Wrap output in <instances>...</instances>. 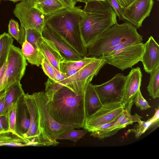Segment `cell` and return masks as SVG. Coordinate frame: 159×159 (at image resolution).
Returning <instances> with one entry per match:
<instances>
[{"label":"cell","mask_w":159,"mask_h":159,"mask_svg":"<svg viewBox=\"0 0 159 159\" xmlns=\"http://www.w3.org/2000/svg\"><path fill=\"white\" fill-rule=\"evenodd\" d=\"M142 117L137 114L132 115L131 113L125 110L122 115L110 128L113 131L117 132L120 130L126 127L127 125H132L134 122L141 123Z\"/></svg>","instance_id":"cell-25"},{"label":"cell","mask_w":159,"mask_h":159,"mask_svg":"<svg viewBox=\"0 0 159 159\" xmlns=\"http://www.w3.org/2000/svg\"><path fill=\"white\" fill-rule=\"evenodd\" d=\"M28 2L35 6L37 3V0H25Z\"/></svg>","instance_id":"cell-42"},{"label":"cell","mask_w":159,"mask_h":159,"mask_svg":"<svg viewBox=\"0 0 159 159\" xmlns=\"http://www.w3.org/2000/svg\"><path fill=\"white\" fill-rule=\"evenodd\" d=\"M7 66V61L0 68V80L2 78Z\"/></svg>","instance_id":"cell-41"},{"label":"cell","mask_w":159,"mask_h":159,"mask_svg":"<svg viewBox=\"0 0 159 159\" xmlns=\"http://www.w3.org/2000/svg\"><path fill=\"white\" fill-rule=\"evenodd\" d=\"M107 63L104 59H98L78 70L73 75L57 83L68 87L77 94H84L88 85L93 77Z\"/></svg>","instance_id":"cell-7"},{"label":"cell","mask_w":159,"mask_h":159,"mask_svg":"<svg viewBox=\"0 0 159 159\" xmlns=\"http://www.w3.org/2000/svg\"><path fill=\"white\" fill-rule=\"evenodd\" d=\"M126 79V76L119 73L106 82L94 85L96 91L102 104L111 101L121 100Z\"/></svg>","instance_id":"cell-12"},{"label":"cell","mask_w":159,"mask_h":159,"mask_svg":"<svg viewBox=\"0 0 159 159\" xmlns=\"http://www.w3.org/2000/svg\"><path fill=\"white\" fill-rule=\"evenodd\" d=\"M5 91L4 90L0 93V116L3 113L5 104Z\"/></svg>","instance_id":"cell-37"},{"label":"cell","mask_w":159,"mask_h":159,"mask_svg":"<svg viewBox=\"0 0 159 159\" xmlns=\"http://www.w3.org/2000/svg\"><path fill=\"white\" fill-rule=\"evenodd\" d=\"M76 2H85L87 0H74Z\"/></svg>","instance_id":"cell-43"},{"label":"cell","mask_w":159,"mask_h":159,"mask_svg":"<svg viewBox=\"0 0 159 159\" xmlns=\"http://www.w3.org/2000/svg\"><path fill=\"white\" fill-rule=\"evenodd\" d=\"M84 107L86 118L94 113L102 105L95 90L94 85L90 83L84 93Z\"/></svg>","instance_id":"cell-19"},{"label":"cell","mask_w":159,"mask_h":159,"mask_svg":"<svg viewBox=\"0 0 159 159\" xmlns=\"http://www.w3.org/2000/svg\"><path fill=\"white\" fill-rule=\"evenodd\" d=\"M42 34L55 45L61 56L67 60H78L82 58L59 34L45 24Z\"/></svg>","instance_id":"cell-15"},{"label":"cell","mask_w":159,"mask_h":159,"mask_svg":"<svg viewBox=\"0 0 159 159\" xmlns=\"http://www.w3.org/2000/svg\"><path fill=\"white\" fill-rule=\"evenodd\" d=\"M154 3L153 0H134L127 7H122L123 15L125 20L139 28L150 16Z\"/></svg>","instance_id":"cell-13"},{"label":"cell","mask_w":159,"mask_h":159,"mask_svg":"<svg viewBox=\"0 0 159 159\" xmlns=\"http://www.w3.org/2000/svg\"><path fill=\"white\" fill-rule=\"evenodd\" d=\"M112 7L119 20L125 21V19L122 12V7L116 0H105Z\"/></svg>","instance_id":"cell-35"},{"label":"cell","mask_w":159,"mask_h":159,"mask_svg":"<svg viewBox=\"0 0 159 159\" xmlns=\"http://www.w3.org/2000/svg\"><path fill=\"white\" fill-rule=\"evenodd\" d=\"M9 0V1H12L14 2H18L20 1H22L23 0Z\"/></svg>","instance_id":"cell-44"},{"label":"cell","mask_w":159,"mask_h":159,"mask_svg":"<svg viewBox=\"0 0 159 159\" xmlns=\"http://www.w3.org/2000/svg\"><path fill=\"white\" fill-rule=\"evenodd\" d=\"M144 50L143 43L129 44L118 50L114 53L99 58L105 60L107 63L122 70L132 68L141 61Z\"/></svg>","instance_id":"cell-9"},{"label":"cell","mask_w":159,"mask_h":159,"mask_svg":"<svg viewBox=\"0 0 159 159\" xmlns=\"http://www.w3.org/2000/svg\"><path fill=\"white\" fill-rule=\"evenodd\" d=\"M143 40V36L131 23L125 22L119 24L117 22L103 32L88 48L86 56L98 59L110 49L121 43H139Z\"/></svg>","instance_id":"cell-4"},{"label":"cell","mask_w":159,"mask_h":159,"mask_svg":"<svg viewBox=\"0 0 159 159\" xmlns=\"http://www.w3.org/2000/svg\"><path fill=\"white\" fill-rule=\"evenodd\" d=\"M7 61L6 68L0 80V93L11 84L20 82L27 65L21 49L13 45L10 50Z\"/></svg>","instance_id":"cell-8"},{"label":"cell","mask_w":159,"mask_h":159,"mask_svg":"<svg viewBox=\"0 0 159 159\" xmlns=\"http://www.w3.org/2000/svg\"><path fill=\"white\" fill-rule=\"evenodd\" d=\"M41 65L43 72L48 78L57 82L53 66L52 65L44 58Z\"/></svg>","instance_id":"cell-34"},{"label":"cell","mask_w":159,"mask_h":159,"mask_svg":"<svg viewBox=\"0 0 159 159\" xmlns=\"http://www.w3.org/2000/svg\"><path fill=\"white\" fill-rule=\"evenodd\" d=\"M159 0H157V1H158Z\"/></svg>","instance_id":"cell-46"},{"label":"cell","mask_w":159,"mask_h":159,"mask_svg":"<svg viewBox=\"0 0 159 159\" xmlns=\"http://www.w3.org/2000/svg\"><path fill=\"white\" fill-rule=\"evenodd\" d=\"M32 94L38 108L42 128L51 139L57 142V138L66 131L72 129L80 128L77 126L61 125L52 117L48 110L47 97L45 92L34 93Z\"/></svg>","instance_id":"cell-6"},{"label":"cell","mask_w":159,"mask_h":159,"mask_svg":"<svg viewBox=\"0 0 159 159\" xmlns=\"http://www.w3.org/2000/svg\"><path fill=\"white\" fill-rule=\"evenodd\" d=\"M18 100L12 103L7 109L5 114L6 116L9 130L15 134L20 135L16 129L17 110Z\"/></svg>","instance_id":"cell-29"},{"label":"cell","mask_w":159,"mask_h":159,"mask_svg":"<svg viewBox=\"0 0 159 159\" xmlns=\"http://www.w3.org/2000/svg\"><path fill=\"white\" fill-rule=\"evenodd\" d=\"M30 123L29 113L24 101L23 95L18 100L17 106L16 129L18 134L23 136L29 130Z\"/></svg>","instance_id":"cell-18"},{"label":"cell","mask_w":159,"mask_h":159,"mask_svg":"<svg viewBox=\"0 0 159 159\" xmlns=\"http://www.w3.org/2000/svg\"><path fill=\"white\" fill-rule=\"evenodd\" d=\"M8 27V34L18 42L20 33V29L18 22L13 19H11L9 21Z\"/></svg>","instance_id":"cell-33"},{"label":"cell","mask_w":159,"mask_h":159,"mask_svg":"<svg viewBox=\"0 0 159 159\" xmlns=\"http://www.w3.org/2000/svg\"><path fill=\"white\" fill-rule=\"evenodd\" d=\"M5 104L2 115H4L8 107L14 102L18 100L25 93L20 82L11 84L5 89Z\"/></svg>","instance_id":"cell-21"},{"label":"cell","mask_w":159,"mask_h":159,"mask_svg":"<svg viewBox=\"0 0 159 159\" xmlns=\"http://www.w3.org/2000/svg\"><path fill=\"white\" fill-rule=\"evenodd\" d=\"M125 110L121 101L103 103L94 113L85 118L83 128L91 132L100 125L117 120Z\"/></svg>","instance_id":"cell-10"},{"label":"cell","mask_w":159,"mask_h":159,"mask_svg":"<svg viewBox=\"0 0 159 159\" xmlns=\"http://www.w3.org/2000/svg\"><path fill=\"white\" fill-rule=\"evenodd\" d=\"M133 102L136 107L139 108L141 111L146 110L151 107L148 102L143 96L140 89L138 90L135 96Z\"/></svg>","instance_id":"cell-32"},{"label":"cell","mask_w":159,"mask_h":159,"mask_svg":"<svg viewBox=\"0 0 159 159\" xmlns=\"http://www.w3.org/2000/svg\"></svg>","instance_id":"cell-47"},{"label":"cell","mask_w":159,"mask_h":159,"mask_svg":"<svg viewBox=\"0 0 159 159\" xmlns=\"http://www.w3.org/2000/svg\"><path fill=\"white\" fill-rule=\"evenodd\" d=\"M141 61L146 72L149 73L159 65V45L152 36L144 44Z\"/></svg>","instance_id":"cell-16"},{"label":"cell","mask_w":159,"mask_h":159,"mask_svg":"<svg viewBox=\"0 0 159 159\" xmlns=\"http://www.w3.org/2000/svg\"><path fill=\"white\" fill-rule=\"evenodd\" d=\"M24 101L29 113L30 126L23 136L30 142V145L37 146H56L59 143L51 140L43 131L40 121L36 103L33 94L23 95Z\"/></svg>","instance_id":"cell-5"},{"label":"cell","mask_w":159,"mask_h":159,"mask_svg":"<svg viewBox=\"0 0 159 159\" xmlns=\"http://www.w3.org/2000/svg\"><path fill=\"white\" fill-rule=\"evenodd\" d=\"M142 76L141 70L139 67L132 69L126 76L121 101L125 110L130 113L134 96L140 89Z\"/></svg>","instance_id":"cell-14"},{"label":"cell","mask_w":159,"mask_h":159,"mask_svg":"<svg viewBox=\"0 0 159 159\" xmlns=\"http://www.w3.org/2000/svg\"><path fill=\"white\" fill-rule=\"evenodd\" d=\"M38 49L44 58L60 71V62L64 58L52 42L43 37Z\"/></svg>","instance_id":"cell-17"},{"label":"cell","mask_w":159,"mask_h":159,"mask_svg":"<svg viewBox=\"0 0 159 159\" xmlns=\"http://www.w3.org/2000/svg\"><path fill=\"white\" fill-rule=\"evenodd\" d=\"M75 129H71L66 131L59 136L57 140H70L76 142L89 132L88 130L85 129L82 130H75Z\"/></svg>","instance_id":"cell-31"},{"label":"cell","mask_w":159,"mask_h":159,"mask_svg":"<svg viewBox=\"0 0 159 159\" xmlns=\"http://www.w3.org/2000/svg\"><path fill=\"white\" fill-rule=\"evenodd\" d=\"M3 145L25 146H30V144L23 136L8 130L0 134V146Z\"/></svg>","instance_id":"cell-23"},{"label":"cell","mask_w":159,"mask_h":159,"mask_svg":"<svg viewBox=\"0 0 159 159\" xmlns=\"http://www.w3.org/2000/svg\"><path fill=\"white\" fill-rule=\"evenodd\" d=\"M13 12L25 29L36 30L42 33L45 25V15L38 9L25 0L17 3Z\"/></svg>","instance_id":"cell-11"},{"label":"cell","mask_w":159,"mask_h":159,"mask_svg":"<svg viewBox=\"0 0 159 159\" xmlns=\"http://www.w3.org/2000/svg\"><path fill=\"white\" fill-rule=\"evenodd\" d=\"M45 0H37V4L41 2L44 1Z\"/></svg>","instance_id":"cell-45"},{"label":"cell","mask_w":159,"mask_h":159,"mask_svg":"<svg viewBox=\"0 0 159 159\" xmlns=\"http://www.w3.org/2000/svg\"><path fill=\"white\" fill-rule=\"evenodd\" d=\"M9 130L5 114L0 116V134Z\"/></svg>","instance_id":"cell-36"},{"label":"cell","mask_w":159,"mask_h":159,"mask_svg":"<svg viewBox=\"0 0 159 159\" xmlns=\"http://www.w3.org/2000/svg\"><path fill=\"white\" fill-rule=\"evenodd\" d=\"M85 3L80 26L88 48L103 32L117 22L115 11L105 0H87Z\"/></svg>","instance_id":"cell-2"},{"label":"cell","mask_w":159,"mask_h":159,"mask_svg":"<svg viewBox=\"0 0 159 159\" xmlns=\"http://www.w3.org/2000/svg\"><path fill=\"white\" fill-rule=\"evenodd\" d=\"M65 4L67 7H73L75 6L77 3L74 0H60Z\"/></svg>","instance_id":"cell-40"},{"label":"cell","mask_w":159,"mask_h":159,"mask_svg":"<svg viewBox=\"0 0 159 159\" xmlns=\"http://www.w3.org/2000/svg\"><path fill=\"white\" fill-rule=\"evenodd\" d=\"M97 59L95 57L86 56L78 60H67L63 59L60 62V70L64 74L70 71H77Z\"/></svg>","instance_id":"cell-24"},{"label":"cell","mask_w":159,"mask_h":159,"mask_svg":"<svg viewBox=\"0 0 159 159\" xmlns=\"http://www.w3.org/2000/svg\"><path fill=\"white\" fill-rule=\"evenodd\" d=\"M159 108L156 111L154 115L147 121H143L140 124L136 125L133 129H130V131L135 133V137L138 139L144 133L148 127L152 124L159 121Z\"/></svg>","instance_id":"cell-30"},{"label":"cell","mask_w":159,"mask_h":159,"mask_svg":"<svg viewBox=\"0 0 159 159\" xmlns=\"http://www.w3.org/2000/svg\"><path fill=\"white\" fill-rule=\"evenodd\" d=\"M45 92L48 110L54 120L62 125L83 128L86 118L84 94H77L61 84L54 91Z\"/></svg>","instance_id":"cell-1"},{"label":"cell","mask_w":159,"mask_h":159,"mask_svg":"<svg viewBox=\"0 0 159 159\" xmlns=\"http://www.w3.org/2000/svg\"><path fill=\"white\" fill-rule=\"evenodd\" d=\"M149 74V81L147 89L149 95L155 99L159 97V65Z\"/></svg>","instance_id":"cell-28"},{"label":"cell","mask_w":159,"mask_h":159,"mask_svg":"<svg viewBox=\"0 0 159 159\" xmlns=\"http://www.w3.org/2000/svg\"><path fill=\"white\" fill-rule=\"evenodd\" d=\"M53 68L57 82L62 80L67 77L64 74L61 72L59 70L54 66Z\"/></svg>","instance_id":"cell-38"},{"label":"cell","mask_w":159,"mask_h":159,"mask_svg":"<svg viewBox=\"0 0 159 159\" xmlns=\"http://www.w3.org/2000/svg\"><path fill=\"white\" fill-rule=\"evenodd\" d=\"M21 46V51L26 60L31 64L39 67L44 57L39 50L34 48L26 40Z\"/></svg>","instance_id":"cell-20"},{"label":"cell","mask_w":159,"mask_h":159,"mask_svg":"<svg viewBox=\"0 0 159 159\" xmlns=\"http://www.w3.org/2000/svg\"><path fill=\"white\" fill-rule=\"evenodd\" d=\"M13 41L8 33L5 32L0 35V68L7 61Z\"/></svg>","instance_id":"cell-27"},{"label":"cell","mask_w":159,"mask_h":159,"mask_svg":"<svg viewBox=\"0 0 159 159\" xmlns=\"http://www.w3.org/2000/svg\"><path fill=\"white\" fill-rule=\"evenodd\" d=\"M45 16L68 7L60 0H45L34 6Z\"/></svg>","instance_id":"cell-26"},{"label":"cell","mask_w":159,"mask_h":159,"mask_svg":"<svg viewBox=\"0 0 159 159\" xmlns=\"http://www.w3.org/2000/svg\"><path fill=\"white\" fill-rule=\"evenodd\" d=\"M81 6L66 7L45 16V24L62 37L82 57L88 48L83 41L80 24L83 17Z\"/></svg>","instance_id":"cell-3"},{"label":"cell","mask_w":159,"mask_h":159,"mask_svg":"<svg viewBox=\"0 0 159 159\" xmlns=\"http://www.w3.org/2000/svg\"><path fill=\"white\" fill-rule=\"evenodd\" d=\"M120 6L126 7L131 4L134 0H116Z\"/></svg>","instance_id":"cell-39"},{"label":"cell","mask_w":159,"mask_h":159,"mask_svg":"<svg viewBox=\"0 0 159 159\" xmlns=\"http://www.w3.org/2000/svg\"><path fill=\"white\" fill-rule=\"evenodd\" d=\"M43 36L42 33L31 29L20 27L19 39L18 42L21 45L26 40L35 48L39 49Z\"/></svg>","instance_id":"cell-22"}]
</instances>
